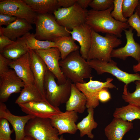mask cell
<instances>
[{
	"instance_id": "f6af8a7d",
	"label": "cell",
	"mask_w": 140,
	"mask_h": 140,
	"mask_svg": "<svg viewBox=\"0 0 140 140\" xmlns=\"http://www.w3.org/2000/svg\"><path fill=\"white\" fill-rule=\"evenodd\" d=\"M53 140H66V139L64 137L63 135H62L60 137H58Z\"/></svg>"
},
{
	"instance_id": "83f0119b",
	"label": "cell",
	"mask_w": 140,
	"mask_h": 140,
	"mask_svg": "<svg viewBox=\"0 0 140 140\" xmlns=\"http://www.w3.org/2000/svg\"><path fill=\"white\" fill-rule=\"evenodd\" d=\"M54 42L60 52L61 60L65 59L71 53L79 50L80 48V47L70 36L59 38Z\"/></svg>"
},
{
	"instance_id": "603a6c76",
	"label": "cell",
	"mask_w": 140,
	"mask_h": 140,
	"mask_svg": "<svg viewBox=\"0 0 140 140\" xmlns=\"http://www.w3.org/2000/svg\"><path fill=\"white\" fill-rule=\"evenodd\" d=\"M29 50L23 36L5 47L0 51V54L9 59L15 60L29 52Z\"/></svg>"
},
{
	"instance_id": "3957f363",
	"label": "cell",
	"mask_w": 140,
	"mask_h": 140,
	"mask_svg": "<svg viewBox=\"0 0 140 140\" xmlns=\"http://www.w3.org/2000/svg\"><path fill=\"white\" fill-rule=\"evenodd\" d=\"M91 34V45L87 61H110L113 50L122 44V40L114 35L106 34L104 36L92 29Z\"/></svg>"
},
{
	"instance_id": "ee69618b",
	"label": "cell",
	"mask_w": 140,
	"mask_h": 140,
	"mask_svg": "<svg viewBox=\"0 0 140 140\" xmlns=\"http://www.w3.org/2000/svg\"><path fill=\"white\" fill-rule=\"evenodd\" d=\"M23 140H36L33 138L27 136H25Z\"/></svg>"
},
{
	"instance_id": "f546056e",
	"label": "cell",
	"mask_w": 140,
	"mask_h": 140,
	"mask_svg": "<svg viewBox=\"0 0 140 140\" xmlns=\"http://www.w3.org/2000/svg\"><path fill=\"white\" fill-rule=\"evenodd\" d=\"M136 90L130 93L128 91L127 85H125L122 97L126 102L136 106H140V80L136 81Z\"/></svg>"
},
{
	"instance_id": "44dd1931",
	"label": "cell",
	"mask_w": 140,
	"mask_h": 140,
	"mask_svg": "<svg viewBox=\"0 0 140 140\" xmlns=\"http://www.w3.org/2000/svg\"><path fill=\"white\" fill-rule=\"evenodd\" d=\"M33 29L31 24L25 19L17 18L5 27L0 26V36L3 35L12 41L26 34Z\"/></svg>"
},
{
	"instance_id": "cb8c5ba5",
	"label": "cell",
	"mask_w": 140,
	"mask_h": 140,
	"mask_svg": "<svg viewBox=\"0 0 140 140\" xmlns=\"http://www.w3.org/2000/svg\"><path fill=\"white\" fill-rule=\"evenodd\" d=\"M20 93L15 101V103L18 104L47 100L34 84H25Z\"/></svg>"
},
{
	"instance_id": "7bdbcfd3",
	"label": "cell",
	"mask_w": 140,
	"mask_h": 140,
	"mask_svg": "<svg viewBox=\"0 0 140 140\" xmlns=\"http://www.w3.org/2000/svg\"><path fill=\"white\" fill-rule=\"evenodd\" d=\"M135 11L137 13L140 18V0H139L138 3L135 9Z\"/></svg>"
},
{
	"instance_id": "e0dca14e",
	"label": "cell",
	"mask_w": 140,
	"mask_h": 140,
	"mask_svg": "<svg viewBox=\"0 0 140 140\" xmlns=\"http://www.w3.org/2000/svg\"><path fill=\"white\" fill-rule=\"evenodd\" d=\"M66 29L73 39L79 43L80 53L87 60L91 44V29L85 23L74 28L71 31Z\"/></svg>"
},
{
	"instance_id": "ffe728a7",
	"label": "cell",
	"mask_w": 140,
	"mask_h": 140,
	"mask_svg": "<svg viewBox=\"0 0 140 140\" xmlns=\"http://www.w3.org/2000/svg\"><path fill=\"white\" fill-rule=\"evenodd\" d=\"M133 128L131 122L114 118L105 128L104 131L108 140H122L124 135Z\"/></svg>"
},
{
	"instance_id": "8992f818",
	"label": "cell",
	"mask_w": 140,
	"mask_h": 140,
	"mask_svg": "<svg viewBox=\"0 0 140 140\" xmlns=\"http://www.w3.org/2000/svg\"><path fill=\"white\" fill-rule=\"evenodd\" d=\"M88 11L76 2L71 7L58 8L53 14L59 25L71 31L74 28L85 23Z\"/></svg>"
},
{
	"instance_id": "ac0fdd59",
	"label": "cell",
	"mask_w": 140,
	"mask_h": 140,
	"mask_svg": "<svg viewBox=\"0 0 140 140\" xmlns=\"http://www.w3.org/2000/svg\"><path fill=\"white\" fill-rule=\"evenodd\" d=\"M29 52L34 84L46 98L44 80L45 75L48 70L44 61L35 51L30 50Z\"/></svg>"
},
{
	"instance_id": "b9f144b4",
	"label": "cell",
	"mask_w": 140,
	"mask_h": 140,
	"mask_svg": "<svg viewBox=\"0 0 140 140\" xmlns=\"http://www.w3.org/2000/svg\"><path fill=\"white\" fill-rule=\"evenodd\" d=\"M132 69L133 71L135 73L140 72V61L137 64L133 66Z\"/></svg>"
},
{
	"instance_id": "d6a6232c",
	"label": "cell",
	"mask_w": 140,
	"mask_h": 140,
	"mask_svg": "<svg viewBox=\"0 0 140 140\" xmlns=\"http://www.w3.org/2000/svg\"><path fill=\"white\" fill-rule=\"evenodd\" d=\"M114 0H92L89 6L92 9L98 11H103L113 5Z\"/></svg>"
},
{
	"instance_id": "e575fe53",
	"label": "cell",
	"mask_w": 140,
	"mask_h": 140,
	"mask_svg": "<svg viewBox=\"0 0 140 140\" xmlns=\"http://www.w3.org/2000/svg\"><path fill=\"white\" fill-rule=\"evenodd\" d=\"M127 23L130 27L136 30L137 36L140 37V18L136 12L129 18Z\"/></svg>"
},
{
	"instance_id": "836d02e7",
	"label": "cell",
	"mask_w": 140,
	"mask_h": 140,
	"mask_svg": "<svg viewBox=\"0 0 140 140\" xmlns=\"http://www.w3.org/2000/svg\"><path fill=\"white\" fill-rule=\"evenodd\" d=\"M8 122L5 118H0V139L12 140L11 135L14 130H10Z\"/></svg>"
},
{
	"instance_id": "ba28073f",
	"label": "cell",
	"mask_w": 140,
	"mask_h": 140,
	"mask_svg": "<svg viewBox=\"0 0 140 140\" xmlns=\"http://www.w3.org/2000/svg\"><path fill=\"white\" fill-rule=\"evenodd\" d=\"M87 61L90 67L94 69L98 74L109 73L127 86L132 82L140 80L139 74L129 73L123 71L117 66V63L112 60L108 62L97 59Z\"/></svg>"
},
{
	"instance_id": "6da1fadb",
	"label": "cell",
	"mask_w": 140,
	"mask_h": 140,
	"mask_svg": "<svg viewBox=\"0 0 140 140\" xmlns=\"http://www.w3.org/2000/svg\"><path fill=\"white\" fill-rule=\"evenodd\" d=\"M113 8V5L105 11L88 10L85 23L96 32L113 34L121 38L124 30L130 27L127 22L117 21L112 17L111 13Z\"/></svg>"
},
{
	"instance_id": "8d00e7d4",
	"label": "cell",
	"mask_w": 140,
	"mask_h": 140,
	"mask_svg": "<svg viewBox=\"0 0 140 140\" xmlns=\"http://www.w3.org/2000/svg\"><path fill=\"white\" fill-rule=\"evenodd\" d=\"M12 60L4 57L0 54V75L5 73L9 70V65Z\"/></svg>"
},
{
	"instance_id": "9a60e30c",
	"label": "cell",
	"mask_w": 140,
	"mask_h": 140,
	"mask_svg": "<svg viewBox=\"0 0 140 140\" xmlns=\"http://www.w3.org/2000/svg\"><path fill=\"white\" fill-rule=\"evenodd\" d=\"M133 29L130 27L128 30H124L127 41L126 44L123 47L114 49L111 53V58H118L124 60L130 57L138 62L140 61V45L134 39Z\"/></svg>"
},
{
	"instance_id": "7c38bea8",
	"label": "cell",
	"mask_w": 140,
	"mask_h": 140,
	"mask_svg": "<svg viewBox=\"0 0 140 140\" xmlns=\"http://www.w3.org/2000/svg\"><path fill=\"white\" fill-rule=\"evenodd\" d=\"M40 56L47 66L48 70L55 76L59 85L63 84L67 78L62 73L59 65L61 54L57 47L46 50L34 51Z\"/></svg>"
},
{
	"instance_id": "7dc6e473",
	"label": "cell",
	"mask_w": 140,
	"mask_h": 140,
	"mask_svg": "<svg viewBox=\"0 0 140 140\" xmlns=\"http://www.w3.org/2000/svg\"><path fill=\"white\" fill-rule=\"evenodd\" d=\"M138 140H140V137L138 139Z\"/></svg>"
},
{
	"instance_id": "d590c367",
	"label": "cell",
	"mask_w": 140,
	"mask_h": 140,
	"mask_svg": "<svg viewBox=\"0 0 140 140\" xmlns=\"http://www.w3.org/2000/svg\"><path fill=\"white\" fill-rule=\"evenodd\" d=\"M17 18L6 14L0 13V26H7L15 21Z\"/></svg>"
},
{
	"instance_id": "f35d334b",
	"label": "cell",
	"mask_w": 140,
	"mask_h": 140,
	"mask_svg": "<svg viewBox=\"0 0 140 140\" xmlns=\"http://www.w3.org/2000/svg\"><path fill=\"white\" fill-rule=\"evenodd\" d=\"M14 41L3 35L0 36V51L6 47L13 43Z\"/></svg>"
},
{
	"instance_id": "1f68e13d",
	"label": "cell",
	"mask_w": 140,
	"mask_h": 140,
	"mask_svg": "<svg viewBox=\"0 0 140 140\" xmlns=\"http://www.w3.org/2000/svg\"><path fill=\"white\" fill-rule=\"evenodd\" d=\"M138 2V0H123L122 11L125 18H129L134 14Z\"/></svg>"
},
{
	"instance_id": "5b68a950",
	"label": "cell",
	"mask_w": 140,
	"mask_h": 140,
	"mask_svg": "<svg viewBox=\"0 0 140 140\" xmlns=\"http://www.w3.org/2000/svg\"><path fill=\"white\" fill-rule=\"evenodd\" d=\"M55 76L48 70L45 76L44 87L46 99L52 106L58 107L66 103L71 94L72 82L67 79L66 82L59 85L56 82Z\"/></svg>"
},
{
	"instance_id": "4fadbf2b",
	"label": "cell",
	"mask_w": 140,
	"mask_h": 140,
	"mask_svg": "<svg viewBox=\"0 0 140 140\" xmlns=\"http://www.w3.org/2000/svg\"><path fill=\"white\" fill-rule=\"evenodd\" d=\"M78 118V113L66 110L50 119L52 125L57 130L58 135H60L66 133L75 134L78 130L76 123Z\"/></svg>"
},
{
	"instance_id": "5bb4252c",
	"label": "cell",
	"mask_w": 140,
	"mask_h": 140,
	"mask_svg": "<svg viewBox=\"0 0 140 140\" xmlns=\"http://www.w3.org/2000/svg\"><path fill=\"white\" fill-rule=\"evenodd\" d=\"M24 113L35 117L50 118L60 114L61 111L58 107H54L47 100L40 102H31L18 104Z\"/></svg>"
},
{
	"instance_id": "74e56055",
	"label": "cell",
	"mask_w": 140,
	"mask_h": 140,
	"mask_svg": "<svg viewBox=\"0 0 140 140\" xmlns=\"http://www.w3.org/2000/svg\"><path fill=\"white\" fill-rule=\"evenodd\" d=\"M98 99L99 101L105 103L109 101L111 99L110 94L108 91V88H104L99 92Z\"/></svg>"
},
{
	"instance_id": "8fae6325",
	"label": "cell",
	"mask_w": 140,
	"mask_h": 140,
	"mask_svg": "<svg viewBox=\"0 0 140 140\" xmlns=\"http://www.w3.org/2000/svg\"><path fill=\"white\" fill-rule=\"evenodd\" d=\"M25 85L13 69L0 75V102H6L12 94L20 92Z\"/></svg>"
},
{
	"instance_id": "4316f807",
	"label": "cell",
	"mask_w": 140,
	"mask_h": 140,
	"mask_svg": "<svg viewBox=\"0 0 140 140\" xmlns=\"http://www.w3.org/2000/svg\"><path fill=\"white\" fill-rule=\"evenodd\" d=\"M114 118L131 122L136 119L140 120V106L129 104L116 108L113 114Z\"/></svg>"
},
{
	"instance_id": "d6986e66",
	"label": "cell",
	"mask_w": 140,
	"mask_h": 140,
	"mask_svg": "<svg viewBox=\"0 0 140 140\" xmlns=\"http://www.w3.org/2000/svg\"><path fill=\"white\" fill-rule=\"evenodd\" d=\"M9 66L13 69L25 84H34L31 68L29 52L20 58L12 60Z\"/></svg>"
},
{
	"instance_id": "277c9868",
	"label": "cell",
	"mask_w": 140,
	"mask_h": 140,
	"mask_svg": "<svg viewBox=\"0 0 140 140\" xmlns=\"http://www.w3.org/2000/svg\"><path fill=\"white\" fill-rule=\"evenodd\" d=\"M34 24L36 38L54 42L57 39L70 36L66 29L59 25L52 14H37Z\"/></svg>"
},
{
	"instance_id": "ab89813d",
	"label": "cell",
	"mask_w": 140,
	"mask_h": 140,
	"mask_svg": "<svg viewBox=\"0 0 140 140\" xmlns=\"http://www.w3.org/2000/svg\"><path fill=\"white\" fill-rule=\"evenodd\" d=\"M77 0H58V6L59 8H67L73 5Z\"/></svg>"
},
{
	"instance_id": "f1b7e54d",
	"label": "cell",
	"mask_w": 140,
	"mask_h": 140,
	"mask_svg": "<svg viewBox=\"0 0 140 140\" xmlns=\"http://www.w3.org/2000/svg\"><path fill=\"white\" fill-rule=\"evenodd\" d=\"M29 50H42L52 47H57L55 42L37 39L34 34L29 32L24 36Z\"/></svg>"
},
{
	"instance_id": "7a4b0ae2",
	"label": "cell",
	"mask_w": 140,
	"mask_h": 140,
	"mask_svg": "<svg viewBox=\"0 0 140 140\" xmlns=\"http://www.w3.org/2000/svg\"><path fill=\"white\" fill-rule=\"evenodd\" d=\"M59 65L65 76L74 83H85V79L92 76V68L88 61L82 57L79 50L71 53L65 59L60 60Z\"/></svg>"
},
{
	"instance_id": "484cf974",
	"label": "cell",
	"mask_w": 140,
	"mask_h": 140,
	"mask_svg": "<svg viewBox=\"0 0 140 140\" xmlns=\"http://www.w3.org/2000/svg\"><path fill=\"white\" fill-rule=\"evenodd\" d=\"M87 111V115L77 124V128L79 131L81 137L87 135L88 138L93 139L94 136L92 130L97 127L98 124L94 120V109L88 108Z\"/></svg>"
},
{
	"instance_id": "2e32d148",
	"label": "cell",
	"mask_w": 140,
	"mask_h": 140,
	"mask_svg": "<svg viewBox=\"0 0 140 140\" xmlns=\"http://www.w3.org/2000/svg\"><path fill=\"white\" fill-rule=\"evenodd\" d=\"M35 117L30 115L21 116L15 115L7 109L4 103L0 102V118L6 119L11 124L15 132V140L23 139L26 136L25 128L26 124L30 119Z\"/></svg>"
},
{
	"instance_id": "60d3db41",
	"label": "cell",
	"mask_w": 140,
	"mask_h": 140,
	"mask_svg": "<svg viewBox=\"0 0 140 140\" xmlns=\"http://www.w3.org/2000/svg\"><path fill=\"white\" fill-rule=\"evenodd\" d=\"M92 0H77L76 3L82 8L86 9Z\"/></svg>"
},
{
	"instance_id": "4dcf8cb0",
	"label": "cell",
	"mask_w": 140,
	"mask_h": 140,
	"mask_svg": "<svg viewBox=\"0 0 140 140\" xmlns=\"http://www.w3.org/2000/svg\"><path fill=\"white\" fill-rule=\"evenodd\" d=\"M123 0H114L113 3L114 8L111 12L112 17L116 20L119 22L126 23L128 19L123 16L122 9Z\"/></svg>"
},
{
	"instance_id": "9c48e42d",
	"label": "cell",
	"mask_w": 140,
	"mask_h": 140,
	"mask_svg": "<svg viewBox=\"0 0 140 140\" xmlns=\"http://www.w3.org/2000/svg\"><path fill=\"white\" fill-rule=\"evenodd\" d=\"M92 76L87 82L75 83L78 89L86 96L87 101L86 108L92 107L95 108L97 107L99 101L98 99V95L99 91L104 88L113 89L116 88V86L111 82L113 79L108 78L104 82L93 80Z\"/></svg>"
},
{
	"instance_id": "30bf717a",
	"label": "cell",
	"mask_w": 140,
	"mask_h": 140,
	"mask_svg": "<svg viewBox=\"0 0 140 140\" xmlns=\"http://www.w3.org/2000/svg\"><path fill=\"white\" fill-rule=\"evenodd\" d=\"M0 13L6 14L34 24L37 14L23 0H0Z\"/></svg>"
},
{
	"instance_id": "52a82bcc",
	"label": "cell",
	"mask_w": 140,
	"mask_h": 140,
	"mask_svg": "<svg viewBox=\"0 0 140 140\" xmlns=\"http://www.w3.org/2000/svg\"><path fill=\"white\" fill-rule=\"evenodd\" d=\"M25 132L26 136L36 140H53L59 137L57 130L48 118L35 117L30 119L26 125Z\"/></svg>"
},
{
	"instance_id": "d4e9b609",
	"label": "cell",
	"mask_w": 140,
	"mask_h": 140,
	"mask_svg": "<svg viewBox=\"0 0 140 140\" xmlns=\"http://www.w3.org/2000/svg\"><path fill=\"white\" fill-rule=\"evenodd\" d=\"M37 14H52L59 8L58 0H23Z\"/></svg>"
},
{
	"instance_id": "bcb514c9",
	"label": "cell",
	"mask_w": 140,
	"mask_h": 140,
	"mask_svg": "<svg viewBox=\"0 0 140 140\" xmlns=\"http://www.w3.org/2000/svg\"><path fill=\"white\" fill-rule=\"evenodd\" d=\"M0 140H5V139H0Z\"/></svg>"
},
{
	"instance_id": "7402d4cb",
	"label": "cell",
	"mask_w": 140,
	"mask_h": 140,
	"mask_svg": "<svg viewBox=\"0 0 140 140\" xmlns=\"http://www.w3.org/2000/svg\"><path fill=\"white\" fill-rule=\"evenodd\" d=\"M87 99L85 95L72 83L69 97L66 103V110L83 113L86 107Z\"/></svg>"
}]
</instances>
